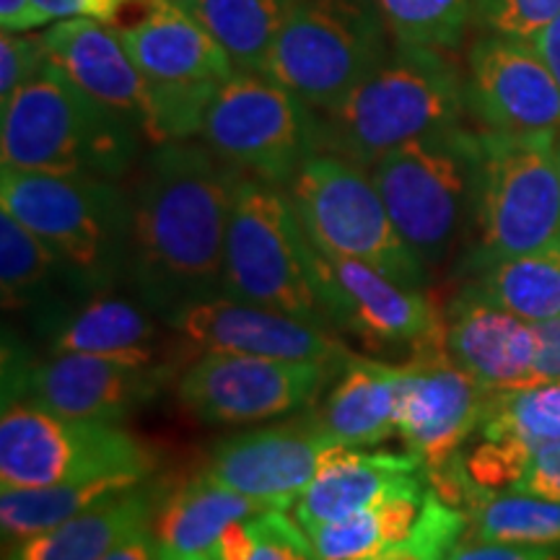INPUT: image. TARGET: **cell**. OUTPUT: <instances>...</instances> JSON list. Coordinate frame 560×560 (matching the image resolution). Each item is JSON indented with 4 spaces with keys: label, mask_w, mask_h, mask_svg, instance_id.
Segmentation results:
<instances>
[{
    "label": "cell",
    "mask_w": 560,
    "mask_h": 560,
    "mask_svg": "<svg viewBox=\"0 0 560 560\" xmlns=\"http://www.w3.org/2000/svg\"><path fill=\"white\" fill-rule=\"evenodd\" d=\"M143 140L52 60L0 107V159L9 170L117 182L136 164Z\"/></svg>",
    "instance_id": "cell-3"
},
{
    "label": "cell",
    "mask_w": 560,
    "mask_h": 560,
    "mask_svg": "<svg viewBox=\"0 0 560 560\" xmlns=\"http://www.w3.org/2000/svg\"><path fill=\"white\" fill-rule=\"evenodd\" d=\"M314 278L332 330L353 335L376 355L418 361L446 353L444 314L420 289H405L366 262L314 247Z\"/></svg>",
    "instance_id": "cell-13"
},
{
    "label": "cell",
    "mask_w": 560,
    "mask_h": 560,
    "mask_svg": "<svg viewBox=\"0 0 560 560\" xmlns=\"http://www.w3.org/2000/svg\"><path fill=\"white\" fill-rule=\"evenodd\" d=\"M312 244L371 265L405 289L429 283V270L397 231L369 170L317 151L285 187Z\"/></svg>",
    "instance_id": "cell-9"
},
{
    "label": "cell",
    "mask_w": 560,
    "mask_h": 560,
    "mask_svg": "<svg viewBox=\"0 0 560 560\" xmlns=\"http://www.w3.org/2000/svg\"><path fill=\"white\" fill-rule=\"evenodd\" d=\"M161 322L187 348L200 353H244L262 355V359L332 363V366H346L355 355L330 330L229 296L192 301L166 314Z\"/></svg>",
    "instance_id": "cell-17"
},
{
    "label": "cell",
    "mask_w": 560,
    "mask_h": 560,
    "mask_svg": "<svg viewBox=\"0 0 560 560\" xmlns=\"http://www.w3.org/2000/svg\"><path fill=\"white\" fill-rule=\"evenodd\" d=\"M299 0H190L187 9L213 32L236 70H260Z\"/></svg>",
    "instance_id": "cell-33"
},
{
    "label": "cell",
    "mask_w": 560,
    "mask_h": 560,
    "mask_svg": "<svg viewBox=\"0 0 560 560\" xmlns=\"http://www.w3.org/2000/svg\"><path fill=\"white\" fill-rule=\"evenodd\" d=\"M115 26L136 66L164 94L172 140L200 136L210 100L236 73L213 32L174 0H145L138 19Z\"/></svg>",
    "instance_id": "cell-12"
},
{
    "label": "cell",
    "mask_w": 560,
    "mask_h": 560,
    "mask_svg": "<svg viewBox=\"0 0 560 560\" xmlns=\"http://www.w3.org/2000/svg\"><path fill=\"white\" fill-rule=\"evenodd\" d=\"M151 475H107V478L62 482L47 488H5L0 493V535L5 545L30 540L73 520L96 503L130 490Z\"/></svg>",
    "instance_id": "cell-28"
},
{
    "label": "cell",
    "mask_w": 560,
    "mask_h": 560,
    "mask_svg": "<svg viewBox=\"0 0 560 560\" xmlns=\"http://www.w3.org/2000/svg\"><path fill=\"white\" fill-rule=\"evenodd\" d=\"M342 369L317 361L200 353L177 376V397L206 425L257 423L312 408Z\"/></svg>",
    "instance_id": "cell-15"
},
{
    "label": "cell",
    "mask_w": 560,
    "mask_h": 560,
    "mask_svg": "<svg viewBox=\"0 0 560 560\" xmlns=\"http://www.w3.org/2000/svg\"><path fill=\"white\" fill-rule=\"evenodd\" d=\"M170 488L151 475L50 532L5 545L3 560H104L138 529L151 527Z\"/></svg>",
    "instance_id": "cell-23"
},
{
    "label": "cell",
    "mask_w": 560,
    "mask_h": 560,
    "mask_svg": "<svg viewBox=\"0 0 560 560\" xmlns=\"http://www.w3.org/2000/svg\"><path fill=\"white\" fill-rule=\"evenodd\" d=\"M50 62L47 47L37 34H0V107L9 104Z\"/></svg>",
    "instance_id": "cell-38"
},
{
    "label": "cell",
    "mask_w": 560,
    "mask_h": 560,
    "mask_svg": "<svg viewBox=\"0 0 560 560\" xmlns=\"http://www.w3.org/2000/svg\"><path fill=\"white\" fill-rule=\"evenodd\" d=\"M467 529L465 511L441 501L433 490L425 495L416 527L380 560H446Z\"/></svg>",
    "instance_id": "cell-36"
},
{
    "label": "cell",
    "mask_w": 560,
    "mask_h": 560,
    "mask_svg": "<svg viewBox=\"0 0 560 560\" xmlns=\"http://www.w3.org/2000/svg\"><path fill=\"white\" fill-rule=\"evenodd\" d=\"M161 558V548L156 535H153V524L151 527L138 529L136 535L128 537L120 548H115L104 560H159Z\"/></svg>",
    "instance_id": "cell-44"
},
{
    "label": "cell",
    "mask_w": 560,
    "mask_h": 560,
    "mask_svg": "<svg viewBox=\"0 0 560 560\" xmlns=\"http://www.w3.org/2000/svg\"><path fill=\"white\" fill-rule=\"evenodd\" d=\"M558 166H560V140H558Z\"/></svg>",
    "instance_id": "cell-48"
},
{
    "label": "cell",
    "mask_w": 560,
    "mask_h": 560,
    "mask_svg": "<svg viewBox=\"0 0 560 560\" xmlns=\"http://www.w3.org/2000/svg\"><path fill=\"white\" fill-rule=\"evenodd\" d=\"M177 376L174 361L52 353L32 363L5 350L3 400H30L68 418L120 425L156 400Z\"/></svg>",
    "instance_id": "cell-14"
},
{
    "label": "cell",
    "mask_w": 560,
    "mask_h": 560,
    "mask_svg": "<svg viewBox=\"0 0 560 560\" xmlns=\"http://www.w3.org/2000/svg\"><path fill=\"white\" fill-rule=\"evenodd\" d=\"M537 355L532 384L560 382V317L535 322Z\"/></svg>",
    "instance_id": "cell-42"
},
{
    "label": "cell",
    "mask_w": 560,
    "mask_h": 560,
    "mask_svg": "<svg viewBox=\"0 0 560 560\" xmlns=\"http://www.w3.org/2000/svg\"><path fill=\"white\" fill-rule=\"evenodd\" d=\"M475 433L532 462L540 450L560 444V382L490 392Z\"/></svg>",
    "instance_id": "cell-30"
},
{
    "label": "cell",
    "mask_w": 560,
    "mask_h": 560,
    "mask_svg": "<svg viewBox=\"0 0 560 560\" xmlns=\"http://www.w3.org/2000/svg\"><path fill=\"white\" fill-rule=\"evenodd\" d=\"M0 208L58 255L79 296L112 293L128 280L132 200L112 179L3 166Z\"/></svg>",
    "instance_id": "cell-4"
},
{
    "label": "cell",
    "mask_w": 560,
    "mask_h": 560,
    "mask_svg": "<svg viewBox=\"0 0 560 560\" xmlns=\"http://www.w3.org/2000/svg\"><path fill=\"white\" fill-rule=\"evenodd\" d=\"M221 296L249 301L332 332L314 278V244L289 192L242 174L226 231Z\"/></svg>",
    "instance_id": "cell-6"
},
{
    "label": "cell",
    "mask_w": 560,
    "mask_h": 560,
    "mask_svg": "<svg viewBox=\"0 0 560 560\" xmlns=\"http://www.w3.org/2000/svg\"><path fill=\"white\" fill-rule=\"evenodd\" d=\"M210 556L213 560H317L306 529L280 509L231 524Z\"/></svg>",
    "instance_id": "cell-35"
},
{
    "label": "cell",
    "mask_w": 560,
    "mask_h": 560,
    "mask_svg": "<svg viewBox=\"0 0 560 560\" xmlns=\"http://www.w3.org/2000/svg\"><path fill=\"white\" fill-rule=\"evenodd\" d=\"M392 45L376 0H299L262 73L310 109L325 112L380 68Z\"/></svg>",
    "instance_id": "cell-8"
},
{
    "label": "cell",
    "mask_w": 560,
    "mask_h": 560,
    "mask_svg": "<svg viewBox=\"0 0 560 560\" xmlns=\"http://www.w3.org/2000/svg\"><path fill=\"white\" fill-rule=\"evenodd\" d=\"M465 115V75L450 52L395 42L380 68L317 112L319 151L369 170L410 140L462 125Z\"/></svg>",
    "instance_id": "cell-2"
},
{
    "label": "cell",
    "mask_w": 560,
    "mask_h": 560,
    "mask_svg": "<svg viewBox=\"0 0 560 560\" xmlns=\"http://www.w3.org/2000/svg\"><path fill=\"white\" fill-rule=\"evenodd\" d=\"M397 45L452 52L472 24V0H376Z\"/></svg>",
    "instance_id": "cell-34"
},
{
    "label": "cell",
    "mask_w": 560,
    "mask_h": 560,
    "mask_svg": "<svg viewBox=\"0 0 560 560\" xmlns=\"http://www.w3.org/2000/svg\"><path fill=\"white\" fill-rule=\"evenodd\" d=\"M420 482H429V478L423 462L410 450L400 454L340 446L325 459L310 488L293 503V520L304 529L348 520L397 490Z\"/></svg>",
    "instance_id": "cell-22"
},
{
    "label": "cell",
    "mask_w": 560,
    "mask_h": 560,
    "mask_svg": "<svg viewBox=\"0 0 560 560\" xmlns=\"http://www.w3.org/2000/svg\"><path fill=\"white\" fill-rule=\"evenodd\" d=\"M156 452L130 431L68 418L30 400H5L0 416V488H47L107 475H153Z\"/></svg>",
    "instance_id": "cell-10"
},
{
    "label": "cell",
    "mask_w": 560,
    "mask_h": 560,
    "mask_svg": "<svg viewBox=\"0 0 560 560\" xmlns=\"http://www.w3.org/2000/svg\"><path fill=\"white\" fill-rule=\"evenodd\" d=\"M446 560H560V545L482 542L462 535Z\"/></svg>",
    "instance_id": "cell-39"
},
{
    "label": "cell",
    "mask_w": 560,
    "mask_h": 560,
    "mask_svg": "<svg viewBox=\"0 0 560 560\" xmlns=\"http://www.w3.org/2000/svg\"><path fill=\"white\" fill-rule=\"evenodd\" d=\"M465 100L482 130L560 132V86L529 39L482 32L467 52Z\"/></svg>",
    "instance_id": "cell-18"
},
{
    "label": "cell",
    "mask_w": 560,
    "mask_h": 560,
    "mask_svg": "<svg viewBox=\"0 0 560 560\" xmlns=\"http://www.w3.org/2000/svg\"><path fill=\"white\" fill-rule=\"evenodd\" d=\"M174 3H182V5H187V3H190V0H174Z\"/></svg>",
    "instance_id": "cell-47"
},
{
    "label": "cell",
    "mask_w": 560,
    "mask_h": 560,
    "mask_svg": "<svg viewBox=\"0 0 560 560\" xmlns=\"http://www.w3.org/2000/svg\"><path fill=\"white\" fill-rule=\"evenodd\" d=\"M558 132L478 130L472 262L560 244Z\"/></svg>",
    "instance_id": "cell-7"
},
{
    "label": "cell",
    "mask_w": 560,
    "mask_h": 560,
    "mask_svg": "<svg viewBox=\"0 0 560 560\" xmlns=\"http://www.w3.org/2000/svg\"><path fill=\"white\" fill-rule=\"evenodd\" d=\"M472 289L532 325L560 317V244L482 265Z\"/></svg>",
    "instance_id": "cell-32"
},
{
    "label": "cell",
    "mask_w": 560,
    "mask_h": 560,
    "mask_svg": "<svg viewBox=\"0 0 560 560\" xmlns=\"http://www.w3.org/2000/svg\"><path fill=\"white\" fill-rule=\"evenodd\" d=\"M405 363L353 355L335 387L310 410L335 446L366 450L397 433Z\"/></svg>",
    "instance_id": "cell-24"
},
{
    "label": "cell",
    "mask_w": 560,
    "mask_h": 560,
    "mask_svg": "<svg viewBox=\"0 0 560 560\" xmlns=\"http://www.w3.org/2000/svg\"><path fill=\"white\" fill-rule=\"evenodd\" d=\"M560 16V0H472V24L482 32L532 39Z\"/></svg>",
    "instance_id": "cell-37"
},
{
    "label": "cell",
    "mask_w": 560,
    "mask_h": 560,
    "mask_svg": "<svg viewBox=\"0 0 560 560\" xmlns=\"http://www.w3.org/2000/svg\"><path fill=\"white\" fill-rule=\"evenodd\" d=\"M529 42L537 47V52L542 55V60L548 62L550 73L556 75V81L560 86V16L552 19L550 24L545 26V30L537 32Z\"/></svg>",
    "instance_id": "cell-45"
},
{
    "label": "cell",
    "mask_w": 560,
    "mask_h": 560,
    "mask_svg": "<svg viewBox=\"0 0 560 560\" xmlns=\"http://www.w3.org/2000/svg\"><path fill=\"white\" fill-rule=\"evenodd\" d=\"M52 21L34 0H0V30L11 34H32L47 30Z\"/></svg>",
    "instance_id": "cell-43"
},
{
    "label": "cell",
    "mask_w": 560,
    "mask_h": 560,
    "mask_svg": "<svg viewBox=\"0 0 560 560\" xmlns=\"http://www.w3.org/2000/svg\"><path fill=\"white\" fill-rule=\"evenodd\" d=\"M159 560H213V556H172V552L161 550Z\"/></svg>",
    "instance_id": "cell-46"
},
{
    "label": "cell",
    "mask_w": 560,
    "mask_h": 560,
    "mask_svg": "<svg viewBox=\"0 0 560 560\" xmlns=\"http://www.w3.org/2000/svg\"><path fill=\"white\" fill-rule=\"evenodd\" d=\"M268 511L260 501L236 493L206 470L170 488L153 516L159 548L172 556H210L231 524Z\"/></svg>",
    "instance_id": "cell-26"
},
{
    "label": "cell",
    "mask_w": 560,
    "mask_h": 560,
    "mask_svg": "<svg viewBox=\"0 0 560 560\" xmlns=\"http://www.w3.org/2000/svg\"><path fill=\"white\" fill-rule=\"evenodd\" d=\"M335 450L306 410L289 423L219 441L202 470L262 506L289 511Z\"/></svg>",
    "instance_id": "cell-19"
},
{
    "label": "cell",
    "mask_w": 560,
    "mask_h": 560,
    "mask_svg": "<svg viewBox=\"0 0 560 560\" xmlns=\"http://www.w3.org/2000/svg\"><path fill=\"white\" fill-rule=\"evenodd\" d=\"M465 537L509 545H560V501L520 490H472Z\"/></svg>",
    "instance_id": "cell-31"
},
{
    "label": "cell",
    "mask_w": 560,
    "mask_h": 560,
    "mask_svg": "<svg viewBox=\"0 0 560 560\" xmlns=\"http://www.w3.org/2000/svg\"><path fill=\"white\" fill-rule=\"evenodd\" d=\"M200 136L231 170L283 190L319 151L317 112L260 70H236L221 83Z\"/></svg>",
    "instance_id": "cell-11"
},
{
    "label": "cell",
    "mask_w": 560,
    "mask_h": 560,
    "mask_svg": "<svg viewBox=\"0 0 560 560\" xmlns=\"http://www.w3.org/2000/svg\"><path fill=\"white\" fill-rule=\"evenodd\" d=\"M488 395L446 353L405 363L397 433L423 462L429 486L459 462L478 431Z\"/></svg>",
    "instance_id": "cell-20"
},
{
    "label": "cell",
    "mask_w": 560,
    "mask_h": 560,
    "mask_svg": "<svg viewBox=\"0 0 560 560\" xmlns=\"http://www.w3.org/2000/svg\"><path fill=\"white\" fill-rule=\"evenodd\" d=\"M444 350L486 392L532 384L537 355L535 325L467 285L444 314Z\"/></svg>",
    "instance_id": "cell-21"
},
{
    "label": "cell",
    "mask_w": 560,
    "mask_h": 560,
    "mask_svg": "<svg viewBox=\"0 0 560 560\" xmlns=\"http://www.w3.org/2000/svg\"><path fill=\"white\" fill-rule=\"evenodd\" d=\"M240 177L208 145L170 140L151 149L132 198L128 283L156 317L221 296Z\"/></svg>",
    "instance_id": "cell-1"
},
{
    "label": "cell",
    "mask_w": 560,
    "mask_h": 560,
    "mask_svg": "<svg viewBox=\"0 0 560 560\" xmlns=\"http://www.w3.org/2000/svg\"><path fill=\"white\" fill-rule=\"evenodd\" d=\"M47 55L91 100L128 120L151 145L170 143L164 94L130 58L115 24L91 19L58 21L42 30Z\"/></svg>",
    "instance_id": "cell-16"
},
{
    "label": "cell",
    "mask_w": 560,
    "mask_h": 560,
    "mask_svg": "<svg viewBox=\"0 0 560 560\" xmlns=\"http://www.w3.org/2000/svg\"><path fill=\"white\" fill-rule=\"evenodd\" d=\"M156 314L138 299L91 296L50 322L52 353H91L104 359L164 361Z\"/></svg>",
    "instance_id": "cell-25"
},
{
    "label": "cell",
    "mask_w": 560,
    "mask_h": 560,
    "mask_svg": "<svg viewBox=\"0 0 560 560\" xmlns=\"http://www.w3.org/2000/svg\"><path fill=\"white\" fill-rule=\"evenodd\" d=\"M52 24L73 19H91L115 24L132 5H143L145 0H34Z\"/></svg>",
    "instance_id": "cell-40"
},
{
    "label": "cell",
    "mask_w": 560,
    "mask_h": 560,
    "mask_svg": "<svg viewBox=\"0 0 560 560\" xmlns=\"http://www.w3.org/2000/svg\"><path fill=\"white\" fill-rule=\"evenodd\" d=\"M66 289L79 296L70 283L66 265L58 255L30 231L9 210L0 208V296L5 312L50 310L55 319L62 310L55 306V296Z\"/></svg>",
    "instance_id": "cell-29"
},
{
    "label": "cell",
    "mask_w": 560,
    "mask_h": 560,
    "mask_svg": "<svg viewBox=\"0 0 560 560\" xmlns=\"http://www.w3.org/2000/svg\"><path fill=\"white\" fill-rule=\"evenodd\" d=\"M429 490V482H420L397 490L348 520L306 529L317 560H380L416 527Z\"/></svg>",
    "instance_id": "cell-27"
},
{
    "label": "cell",
    "mask_w": 560,
    "mask_h": 560,
    "mask_svg": "<svg viewBox=\"0 0 560 560\" xmlns=\"http://www.w3.org/2000/svg\"><path fill=\"white\" fill-rule=\"evenodd\" d=\"M511 490L520 493H537L560 501V444L540 450L532 457L527 470Z\"/></svg>",
    "instance_id": "cell-41"
},
{
    "label": "cell",
    "mask_w": 560,
    "mask_h": 560,
    "mask_svg": "<svg viewBox=\"0 0 560 560\" xmlns=\"http://www.w3.org/2000/svg\"><path fill=\"white\" fill-rule=\"evenodd\" d=\"M478 132L454 125L384 153L369 166L392 221L425 265H444L472 231Z\"/></svg>",
    "instance_id": "cell-5"
}]
</instances>
